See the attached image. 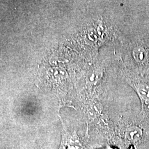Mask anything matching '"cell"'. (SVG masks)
<instances>
[{
    "label": "cell",
    "instance_id": "2",
    "mask_svg": "<svg viewBox=\"0 0 149 149\" xmlns=\"http://www.w3.org/2000/svg\"><path fill=\"white\" fill-rule=\"evenodd\" d=\"M133 86L137 92L142 104V112L149 115V85L141 81L133 82Z\"/></svg>",
    "mask_w": 149,
    "mask_h": 149
},
{
    "label": "cell",
    "instance_id": "1",
    "mask_svg": "<svg viewBox=\"0 0 149 149\" xmlns=\"http://www.w3.org/2000/svg\"><path fill=\"white\" fill-rule=\"evenodd\" d=\"M59 149H88V147L85 139L76 132H69L65 129Z\"/></svg>",
    "mask_w": 149,
    "mask_h": 149
}]
</instances>
